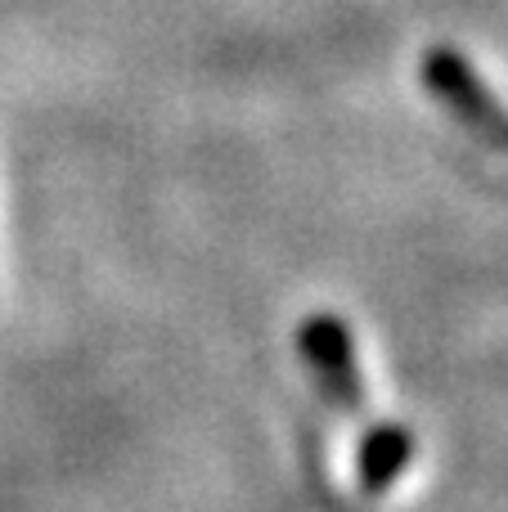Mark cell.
<instances>
[{
	"label": "cell",
	"instance_id": "obj_1",
	"mask_svg": "<svg viewBox=\"0 0 508 512\" xmlns=\"http://www.w3.org/2000/svg\"><path fill=\"white\" fill-rule=\"evenodd\" d=\"M423 81H428L432 95H437L477 140L508 153V108L500 104V95L477 77L464 54L450 50V45H432L428 59H423Z\"/></svg>",
	"mask_w": 508,
	"mask_h": 512
},
{
	"label": "cell",
	"instance_id": "obj_2",
	"mask_svg": "<svg viewBox=\"0 0 508 512\" xmlns=\"http://www.w3.org/2000/svg\"><path fill=\"white\" fill-rule=\"evenodd\" d=\"M297 351L311 364L324 400L338 405L342 414H360L365 405V378L356 364V337L338 315H311L297 328Z\"/></svg>",
	"mask_w": 508,
	"mask_h": 512
},
{
	"label": "cell",
	"instance_id": "obj_3",
	"mask_svg": "<svg viewBox=\"0 0 508 512\" xmlns=\"http://www.w3.org/2000/svg\"><path fill=\"white\" fill-rule=\"evenodd\" d=\"M414 450H419V436L410 432L405 423H378L365 432L356 454V481H360V495L378 499L396 486L405 468H410Z\"/></svg>",
	"mask_w": 508,
	"mask_h": 512
}]
</instances>
